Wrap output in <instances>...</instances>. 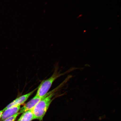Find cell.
<instances>
[{
    "label": "cell",
    "mask_w": 121,
    "mask_h": 121,
    "mask_svg": "<svg viewBox=\"0 0 121 121\" xmlns=\"http://www.w3.org/2000/svg\"><path fill=\"white\" fill-rule=\"evenodd\" d=\"M63 83L54 90L48 92L44 97L32 109L35 119L40 121L42 120L53 99V97L55 95V92L63 85L64 84Z\"/></svg>",
    "instance_id": "1"
},
{
    "label": "cell",
    "mask_w": 121,
    "mask_h": 121,
    "mask_svg": "<svg viewBox=\"0 0 121 121\" xmlns=\"http://www.w3.org/2000/svg\"><path fill=\"white\" fill-rule=\"evenodd\" d=\"M69 72H66L63 73H60V72H57V70L54 73L52 76L49 78L42 82L39 86L37 91L36 95L42 98L44 96L47 94L54 81L61 75L65 74L68 73Z\"/></svg>",
    "instance_id": "2"
},
{
    "label": "cell",
    "mask_w": 121,
    "mask_h": 121,
    "mask_svg": "<svg viewBox=\"0 0 121 121\" xmlns=\"http://www.w3.org/2000/svg\"><path fill=\"white\" fill-rule=\"evenodd\" d=\"M35 90L36 89L30 92V93H27L26 94L22 95V96L17 98L13 102L10 103L9 104L7 105L3 110L4 111V110L9 108V107L14 106L21 105L23 104L24 103L26 102L27 100L33 94Z\"/></svg>",
    "instance_id": "3"
},
{
    "label": "cell",
    "mask_w": 121,
    "mask_h": 121,
    "mask_svg": "<svg viewBox=\"0 0 121 121\" xmlns=\"http://www.w3.org/2000/svg\"><path fill=\"white\" fill-rule=\"evenodd\" d=\"M45 96L41 98L36 95L34 97L20 108L19 112L20 113H23L28 110L32 109Z\"/></svg>",
    "instance_id": "4"
},
{
    "label": "cell",
    "mask_w": 121,
    "mask_h": 121,
    "mask_svg": "<svg viewBox=\"0 0 121 121\" xmlns=\"http://www.w3.org/2000/svg\"><path fill=\"white\" fill-rule=\"evenodd\" d=\"M20 108V105H19L9 107L4 110L0 121H2L14 115L19 112Z\"/></svg>",
    "instance_id": "5"
},
{
    "label": "cell",
    "mask_w": 121,
    "mask_h": 121,
    "mask_svg": "<svg viewBox=\"0 0 121 121\" xmlns=\"http://www.w3.org/2000/svg\"><path fill=\"white\" fill-rule=\"evenodd\" d=\"M35 119L32 109L22 113L17 121H31Z\"/></svg>",
    "instance_id": "6"
},
{
    "label": "cell",
    "mask_w": 121,
    "mask_h": 121,
    "mask_svg": "<svg viewBox=\"0 0 121 121\" xmlns=\"http://www.w3.org/2000/svg\"><path fill=\"white\" fill-rule=\"evenodd\" d=\"M20 114L19 112L17 113L16 114L12 116V117L7 118L4 119L2 121H15L17 118V116Z\"/></svg>",
    "instance_id": "7"
},
{
    "label": "cell",
    "mask_w": 121,
    "mask_h": 121,
    "mask_svg": "<svg viewBox=\"0 0 121 121\" xmlns=\"http://www.w3.org/2000/svg\"><path fill=\"white\" fill-rule=\"evenodd\" d=\"M4 112V111L3 110H0V119H1V117H2V115Z\"/></svg>",
    "instance_id": "8"
}]
</instances>
